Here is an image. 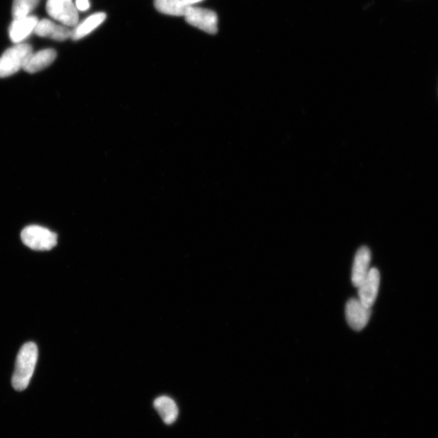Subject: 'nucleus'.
Wrapping results in <instances>:
<instances>
[{"label": "nucleus", "mask_w": 438, "mask_h": 438, "mask_svg": "<svg viewBox=\"0 0 438 438\" xmlns=\"http://www.w3.org/2000/svg\"><path fill=\"white\" fill-rule=\"evenodd\" d=\"M37 357L38 350L35 343H27L20 348L12 380L16 391H24L28 387L35 372Z\"/></svg>", "instance_id": "f257e3e1"}, {"label": "nucleus", "mask_w": 438, "mask_h": 438, "mask_svg": "<svg viewBox=\"0 0 438 438\" xmlns=\"http://www.w3.org/2000/svg\"><path fill=\"white\" fill-rule=\"evenodd\" d=\"M32 53V49L28 44H18L8 49L0 57V78H8L23 69Z\"/></svg>", "instance_id": "f03ea898"}, {"label": "nucleus", "mask_w": 438, "mask_h": 438, "mask_svg": "<svg viewBox=\"0 0 438 438\" xmlns=\"http://www.w3.org/2000/svg\"><path fill=\"white\" fill-rule=\"evenodd\" d=\"M22 242L35 251H49L57 244L58 237L50 230L37 225L26 227L21 232Z\"/></svg>", "instance_id": "7ed1b4c3"}, {"label": "nucleus", "mask_w": 438, "mask_h": 438, "mask_svg": "<svg viewBox=\"0 0 438 438\" xmlns=\"http://www.w3.org/2000/svg\"><path fill=\"white\" fill-rule=\"evenodd\" d=\"M47 11L52 18L64 25L74 27L78 24V10L73 0H48Z\"/></svg>", "instance_id": "20e7f679"}, {"label": "nucleus", "mask_w": 438, "mask_h": 438, "mask_svg": "<svg viewBox=\"0 0 438 438\" xmlns=\"http://www.w3.org/2000/svg\"><path fill=\"white\" fill-rule=\"evenodd\" d=\"M186 21L210 35L218 32V16L213 11L190 6L184 15Z\"/></svg>", "instance_id": "39448f33"}, {"label": "nucleus", "mask_w": 438, "mask_h": 438, "mask_svg": "<svg viewBox=\"0 0 438 438\" xmlns=\"http://www.w3.org/2000/svg\"><path fill=\"white\" fill-rule=\"evenodd\" d=\"M380 286V273L376 268L370 269L368 276L358 288L359 300L367 308L374 304Z\"/></svg>", "instance_id": "423d86ee"}, {"label": "nucleus", "mask_w": 438, "mask_h": 438, "mask_svg": "<svg viewBox=\"0 0 438 438\" xmlns=\"http://www.w3.org/2000/svg\"><path fill=\"white\" fill-rule=\"evenodd\" d=\"M371 316V309L367 308L359 299L348 300L346 305V317L348 325L354 331H360L368 324Z\"/></svg>", "instance_id": "0eeeda50"}, {"label": "nucleus", "mask_w": 438, "mask_h": 438, "mask_svg": "<svg viewBox=\"0 0 438 438\" xmlns=\"http://www.w3.org/2000/svg\"><path fill=\"white\" fill-rule=\"evenodd\" d=\"M72 32L68 26L54 24L47 19L38 20L35 29L37 36L50 37L53 40L65 41L72 37Z\"/></svg>", "instance_id": "6e6552de"}, {"label": "nucleus", "mask_w": 438, "mask_h": 438, "mask_svg": "<svg viewBox=\"0 0 438 438\" xmlns=\"http://www.w3.org/2000/svg\"><path fill=\"white\" fill-rule=\"evenodd\" d=\"M371 251L369 248L361 247L355 254L352 281L355 288H358L370 271Z\"/></svg>", "instance_id": "1a4fd4ad"}, {"label": "nucleus", "mask_w": 438, "mask_h": 438, "mask_svg": "<svg viewBox=\"0 0 438 438\" xmlns=\"http://www.w3.org/2000/svg\"><path fill=\"white\" fill-rule=\"evenodd\" d=\"M37 22L38 19L34 16L14 19L9 28L11 40L15 43H20L25 40L32 31H35Z\"/></svg>", "instance_id": "9d476101"}, {"label": "nucleus", "mask_w": 438, "mask_h": 438, "mask_svg": "<svg viewBox=\"0 0 438 438\" xmlns=\"http://www.w3.org/2000/svg\"><path fill=\"white\" fill-rule=\"evenodd\" d=\"M57 52L53 49H46L32 53L26 60L23 69L29 73H35L49 67L57 59Z\"/></svg>", "instance_id": "9b49d317"}, {"label": "nucleus", "mask_w": 438, "mask_h": 438, "mask_svg": "<svg viewBox=\"0 0 438 438\" xmlns=\"http://www.w3.org/2000/svg\"><path fill=\"white\" fill-rule=\"evenodd\" d=\"M153 405H155V410L164 423L171 425L177 420L179 408L172 398L167 396L158 397L155 399Z\"/></svg>", "instance_id": "f8f14e48"}, {"label": "nucleus", "mask_w": 438, "mask_h": 438, "mask_svg": "<svg viewBox=\"0 0 438 438\" xmlns=\"http://www.w3.org/2000/svg\"><path fill=\"white\" fill-rule=\"evenodd\" d=\"M107 18L106 13H98L89 16L81 24L76 25L72 32V40L78 41L90 35L91 32L100 26Z\"/></svg>", "instance_id": "ddd939ff"}, {"label": "nucleus", "mask_w": 438, "mask_h": 438, "mask_svg": "<svg viewBox=\"0 0 438 438\" xmlns=\"http://www.w3.org/2000/svg\"><path fill=\"white\" fill-rule=\"evenodd\" d=\"M155 6L158 12L175 16H184L190 7L183 0H155Z\"/></svg>", "instance_id": "4468645a"}, {"label": "nucleus", "mask_w": 438, "mask_h": 438, "mask_svg": "<svg viewBox=\"0 0 438 438\" xmlns=\"http://www.w3.org/2000/svg\"><path fill=\"white\" fill-rule=\"evenodd\" d=\"M40 0H14L13 4V16L14 19L30 16Z\"/></svg>", "instance_id": "2eb2a0df"}, {"label": "nucleus", "mask_w": 438, "mask_h": 438, "mask_svg": "<svg viewBox=\"0 0 438 438\" xmlns=\"http://www.w3.org/2000/svg\"><path fill=\"white\" fill-rule=\"evenodd\" d=\"M75 5L76 8L81 11V12H85L90 7L89 0H76Z\"/></svg>", "instance_id": "dca6fc26"}, {"label": "nucleus", "mask_w": 438, "mask_h": 438, "mask_svg": "<svg viewBox=\"0 0 438 438\" xmlns=\"http://www.w3.org/2000/svg\"><path fill=\"white\" fill-rule=\"evenodd\" d=\"M189 6H193L194 4L203 1V0H183Z\"/></svg>", "instance_id": "f3484780"}]
</instances>
